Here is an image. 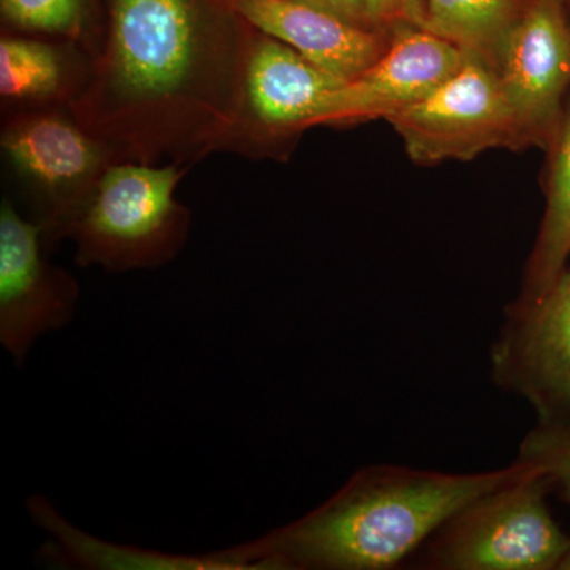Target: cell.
Segmentation results:
<instances>
[{"instance_id":"1","label":"cell","mask_w":570,"mask_h":570,"mask_svg":"<svg viewBox=\"0 0 570 570\" xmlns=\"http://www.w3.org/2000/svg\"><path fill=\"white\" fill-rule=\"evenodd\" d=\"M255 29L234 0H110L69 110L118 160L228 153Z\"/></svg>"},{"instance_id":"2","label":"cell","mask_w":570,"mask_h":570,"mask_svg":"<svg viewBox=\"0 0 570 570\" xmlns=\"http://www.w3.org/2000/svg\"><path fill=\"white\" fill-rule=\"evenodd\" d=\"M532 468L524 459L483 474L371 469L303 519L232 551L245 570L392 568L442 524Z\"/></svg>"},{"instance_id":"3","label":"cell","mask_w":570,"mask_h":570,"mask_svg":"<svg viewBox=\"0 0 570 570\" xmlns=\"http://www.w3.org/2000/svg\"><path fill=\"white\" fill-rule=\"evenodd\" d=\"M190 167L118 160L107 168L67 238L80 266L108 273L170 264L189 238V208L176 189Z\"/></svg>"},{"instance_id":"4","label":"cell","mask_w":570,"mask_h":570,"mask_svg":"<svg viewBox=\"0 0 570 570\" xmlns=\"http://www.w3.org/2000/svg\"><path fill=\"white\" fill-rule=\"evenodd\" d=\"M0 146L31 197L47 249L67 239L71 225L118 157L66 105L3 108Z\"/></svg>"},{"instance_id":"5","label":"cell","mask_w":570,"mask_h":570,"mask_svg":"<svg viewBox=\"0 0 570 570\" xmlns=\"http://www.w3.org/2000/svg\"><path fill=\"white\" fill-rule=\"evenodd\" d=\"M344 85L294 48L255 29L228 153L246 159H284L299 135L322 126L326 108Z\"/></svg>"},{"instance_id":"6","label":"cell","mask_w":570,"mask_h":570,"mask_svg":"<svg viewBox=\"0 0 570 570\" xmlns=\"http://www.w3.org/2000/svg\"><path fill=\"white\" fill-rule=\"evenodd\" d=\"M546 478L534 463L520 479L459 513L439 547V564L459 570L560 568L570 539L551 519L543 501Z\"/></svg>"},{"instance_id":"7","label":"cell","mask_w":570,"mask_h":570,"mask_svg":"<svg viewBox=\"0 0 570 570\" xmlns=\"http://www.w3.org/2000/svg\"><path fill=\"white\" fill-rule=\"evenodd\" d=\"M417 164L469 160L491 148H520L519 129L497 69L469 52L466 62L420 102L387 119Z\"/></svg>"},{"instance_id":"8","label":"cell","mask_w":570,"mask_h":570,"mask_svg":"<svg viewBox=\"0 0 570 570\" xmlns=\"http://www.w3.org/2000/svg\"><path fill=\"white\" fill-rule=\"evenodd\" d=\"M569 13L566 0H527L494 59L520 148L549 149L564 119L570 91Z\"/></svg>"},{"instance_id":"9","label":"cell","mask_w":570,"mask_h":570,"mask_svg":"<svg viewBox=\"0 0 570 570\" xmlns=\"http://www.w3.org/2000/svg\"><path fill=\"white\" fill-rule=\"evenodd\" d=\"M43 228L9 198L0 206V343L18 366L45 333L69 325L80 288L45 257Z\"/></svg>"},{"instance_id":"10","label":"cell","mask_w":570,"mask_h":570,"mask_svg":"<svg viewBox=\"0 0 570 570\" xmlns=\"http://www.w3.org/2000/svg\"><path fill=\"white\" fill-rule=\"evenodd\" d=\"M387 51L333 96L322 126L389 119L430 96L466 62L469 52L417 26H392Z\"/></svg>"},{"instance_id":"11","label":"cell","mask_w":570,"mask_h":570,"mask_svg":"<svg viewBox=\"0 0 570 570\" xmlns=\"http://www.w3.org/2000/svg\"><path fill=\"white\" fill-rule=\"evenodd\" d=\"M234 6L254 29L346 82L370 69L389 48L384 31L362 28L294 0H234Z\"/></svg>"},{"instance_id":"12","label":"cell","mask_w":570,"mask_h":570,"mask_svg":"<svg viewBox=\"0 0 570 570\" xmlns=\"http://www.w3.org/2000/svg\"><path fill=\"white\" fill-rule=\"evenodd\" d=\"M498 363L543 411L549 406L570 411V272L530 303Z\"/></svg>"},{"instance_id":"13","label":"cell","mask_w":570,"mask_h":570,"mask_svg":"<svg viewBox=\"0 0 570 570\" xmlns=\"http://www.w3.org/2000/svg\"><path fill=\"white\" fill-rule=\"evenodd\" d=\"M88 56L77 41L2 36L0 97L3 108L69 107L85 80Z\"/></svg>"},{"instance_id":"14","label":"cell","mask_w":570,"mask_h":570,"mask_svg":"<svg viewBox=\"0 0 570 570\" xmlns=\"http://www.w3.org/2000/svg\"><path fill=\"white\" fill-rule=\"evenodd\" d=\"M551 153L547 209L530 266V298H542L564 273L570 255V102Z\"/></svg>"},{"instance_id":"15","label":"cell","mask_w":570,"mask_h":570,"mask_svg":"<svg viewBox=\"0 0 570 570\" xmlns=\"http://www.w3.org/2000/svg\"><path fill=\"white\" fill-rule=\"evenodd\" d=\"M527 0H420L417 28L493 63Z\"/></svg>"},{"instance_id":"16","label":"cell","mask_w":570,"mask_h":570,"mask_svg":"<svg viewBox=\"0 0 570 570\" xmlns=\"http://www.w3.org/2000/svg\"><path fill=\"white\" fill-rule=\"evenodd\" d=\"M32 513L41 527L61 540L67 554H71L81 566L88 568H142V569H181V570H236V564L227 551H214L202 557H170L153 551L124 550L102 543L99 549L96 539L85 538L81 532H73L47 502H32Z\"/></svg>"},{"instance_id":"17","label":"cell","mask_w":570,"mask_h":570,"mask_svg":"<svg viewBox=\"0 0 570 570\" xmlns=\"http://www.w3.org/2000/svg\"><path fill=\"white\" fill-rule=\"evenodd\" d=\"M3 21L22 32L81 43L82 0H0Z\"/></svg>"},{"instance_id":"18","label":"cell","mask_w":570,"mask_h":570,"mask_svg":"<svg viewBox=\"0 0 570 570\" xmlns=\"http://www.w3.org/2000/svg\"><path fill=\"white\" fill-rule=\"evenodd\" d=\"M524 459L534 461L561 483L570 501V430H546L531 434L523 450Z\"/></svg>"},{"instance_id":"19","label":"cell","mask_w":570,"mask_h":570,"mask_svg":"<svg viewBox=\"0 0 570 570\" xmlns=\"http://www.w3.org/2000/svg\"><path fill=\"white\" fill-rule=\"evenodd\" d=\"M367 6L379 28L387 29L401 22L419 26L420 0H367Z\"/></svg>"},{"instance_id":"20","label":"cell","mask_w":570,"mask_h":570,"mask_svg":"<svg viewBox=\"0 0 570 570\" xmlns=\"http://www.w3.org/2000/svg\"><path fill=\"white\" fill-rule=\"evenodd\" d=\"M294 2L305 3V6L314 7V9L328 11V13L336 14L348 22H354L362 28L376 29V31H384L379 28L376 20L371 14L367 0H294Z\"/></svg>"},{"instance_id":"21","label":"cell","mask_w":570,"mask_h":570,"mask_svg":"<svg viewBox=\"0 0 570 570\" xmlns=\"http://www.w3.org/2000/svg\"><path fill=\"white\" fill-rule=\"evenodd\" d=\"M558 569L570 570V546H569L568 553H566L564 558H562L560 568H558Z\"/></svg>"},{"instance_id":"22","label":"cell","mask_w":570,"mask_h":570,"mask_svg":"<svg viewBox=\"0 0 570 570\" xmlns=\"http://www.w3.org/2000/svg\"><path fill=\"white\" fill-rule=\"evenodd\" d=\"M566 3H568L569 10H570V0H566Z\"/></svg>"}]
</instances>
